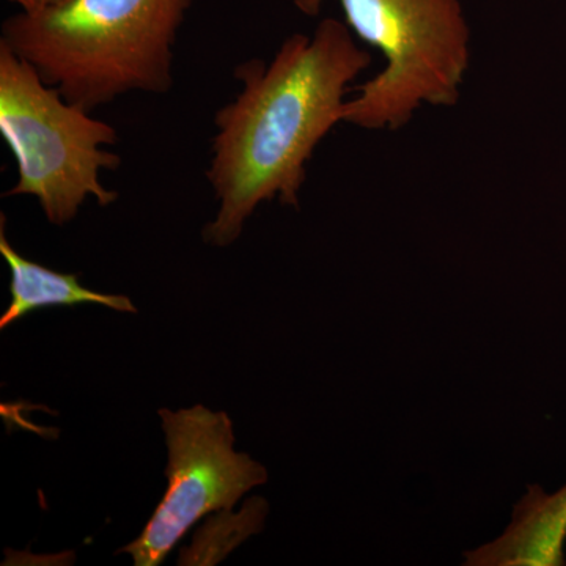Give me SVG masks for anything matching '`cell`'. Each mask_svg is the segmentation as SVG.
I'll return each instance as SVG.
<instances>
[{
  "label": "cell",
  "instance_id": "cell-1",
  "mask_svg": "<svg viewBox=\"0 0 566 566\" xmlns=\"http://www.w3.org/2000/svg\"><path fill=\"white\" fill-rule=\"evenodd\" d=\"M344 21L324 18L314 35L289 36L273 61L253 59L234 70L243 84L216 112L207 180L219 202L203 241L227 248L260 203L277 199L300 210L312 156L342 122L349 84L370 69Z\"/></svg>",
  "mask_w": 566,
  "mask_h": 566
},
{
  "label": "cell",
  "instance_id": "cell-2",
  "mask_svg": "<svg viewBox=\"0 0 566 566\" xmlns=\"http://www.w3.org/2000/svg\"><path fill=\"white\" fill-rule=\"evenodd\" d=\"M193 0H63L2 22L0 43L87 112L174 87V46Z\"/></svg>",
  "mask_w": 566,
  "mask_h": 566
},
{
  "label": "cell",
  "instance_id": "cell-3",
  "mask_svg": "<svg viewBox=\"0 0 566 566\" xmlns=\"http://www.w3.org/2000/svg\"><path fill=\"white\" fill-rule=\"evenodd\" d=\"M326 0H293L318 17ZM345 24L385 57V69L354 87L342 122L400 132L423 106H457L471 69V29L460 0H337Z\"/></svg>",
  "mask_w": 566,
  "mask_h": 566
},
{
  "label": "cell",
  "instance_id": "cell-4",
  "mask_svg": "<svg viewBox=\"0 0 566 566\" xmlns=\"http://www.w3.org/2000/svg\"><path fill=\"white\" fill-rule=\"evenodd\" d=\"M0 134L18 166V180L6 197L32 196L48 221L65 226L87 199L106 208L118 192L102 182L104 170H117L122 158L107 151L118 133L92 112L66 102L57 87L0 43Z\"/></svg>",
  "mask_w": 566,
  "mask_h": 566
},
{
  "label": "cell",
  "instance_id": "cell-5",
  "mask_svg": "<svg viewBox=\"0 0 566 566\" xmlns=\"http://www.w3.org/2000/svg\"><path fill=\"white\" fill-rule=\"evenodd\" d=\"M159 417L169 449V485L139 538L120 549L136 566L161 565L193 524L212 512H230L252 488L268 482L264 465L234 452L227 412L197 405L177 412L159 409Z\"/></svg>",
  "mask_w": 566,
  "mask_h": 566
},
{
  "label": "cell",
  "instance_id": "cell-6",
  "mask_svg": "<svg viewBox=\"0 0 566 566\" xmlns=\"http://www.w3.org/2000/svg\"><path fill=\"white\" fill-rule=\"evenodd\" d=\"M566 546V483L553 493L528 485L513 505L501 535L465 551V566H564Z\"/></svg>",
  "mask_w": 566,
  "mask_h": 566
},
{
  "label": "cell",
  "instance_id": "cell-7",
  "mask_svg": "<svg viewBox=\"0 0 566 566\" xmlns=\"http://www.w3.org/2000/svg\"><path fill=\"white\" fill-rule=\"evenodd\" d=\"M0 255L11 274L10 305L0 316V329L11 326L32 312L46 307H74L98 304L112 311L136 314V305L122 294L92 292L80 283L77 274H62L43 264L31 262L10 244L6 234V218L0 223Z\"/></svg>",
  "mask_w": 566,
  "mask_h": 566
},
{
  "label": "cell",
  "instance_id": "cell-8",
  "mask_svg": "<svg viewBox=\"0 0 566 566\" xmlns=\"http://www.w3.org/2000/svg\"><path fill=\"white\" fill-rule=\"evenodd\" d=\"M14 6L20 7L25 13H35V11L48 9V7L57 6L63 0H9Z\"/></svg>",
  "mask_w": 566,
  "mask_h": 566
}]
</instances>
